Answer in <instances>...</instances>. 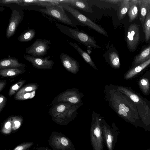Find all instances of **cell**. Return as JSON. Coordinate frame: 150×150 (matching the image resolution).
<instances>
[{"label": "cell", "instance_id": "83f0119b", "mask_svg": "<svg viewBox=\"0 0 150 150\" xmlns=\"http://www.w3.org/2000/svg\"><path fill=\"white\" fill-rule=\"evenodd\" d=\"M38 85L36 83L28 84L21 88L16 93L15 95L27 93L36 91L38 89Z\"/></svg>", "mask_w": 150, "mask_h": 150}, {"label": "cell", "instance_id": "f546056e", "mask_svg": "<svg viewBox=\"0 0 150 150\" xmlns=\"http://www.w3.org/2000/svg\"><path fill=\"white\" fill-rule=\"evenodd\" d=\"M12 122V131H14L18 129L21 126L23 118L21 116H11Z\"/></svg>", "mask_w": 150, "mask_h": 150}, {"label": "cell", "instance_id": "603a6c76", "mask_svg": "<svg viewBox=\"0 0 150 150\" xmlns=\"http://www.w3.org/2000/svg\"><path fill=\"white\" fill-rule=\"evenodd\" d=\"M138 0H131V5L128 13L130 22L137 18L138 13Z\"/></svg>", "mask_w": 150, "mask_h": 150}, {"label": "cell", "instance_id": "52a82bcc", "mask_svg": "<svg viewBox=\"0 0 150 150\" xmlns=\"http://www.w3.org/2000/svg\"><path fill=\"white\" fill-rule=\"evenodd\" d=\"M40 10L45 14L61 22L69 25H73L71 20L67 16L60 4L48 6L45 8H40Z\"/></svg>", "mask_w": 150, "mask_h": 150}, {"label": "cell", "instance_id": "4316f807", "mask_svg": "<svg viewBox=\"0 0 150 150\" xmlns=\"http://www.w3.org/2000/svg\"><path fill=\"white\" fill-rule=\"evenodd\" d=\"M109 63L111 66L115 69H118L120 67L119 56L115 52H110L109 54Z\"/></svg>", "mask_w": 150, "mask_h": 150}, {"label": "cell", "instance_id": "4dcf8cb0", "mask_svg": "<svg viewBox=\"0 0 150 150\" xmlns=\"http://www.w3.org/2000/svg\"><path fill=\"white\" fill-rule=\"evenodd\" d=\"M25 80H22L18 81L13 85L11 86L9 90L8 95L11 96L18 92L21 87L25 83Z\"/></svg>", "mask_w": 150, "mask_h": 150}, {"label": "cell", "instance_id": "ba28073f", "mask_svg": "<svg viewBox=\"0 0 150 150\" xmlns=\"http://www.w3.org/2000/svg\"><path fill=\"white\" fill-rule=\"evenodd\" d=\"M102 126L103 139L106 147L108 150H113L119 134L118 129L114 123L112 124V128L109 126L103 117Z\"/></svg>", "mask_w": 150, "mask_h": 150}, {"label": "cell", "instance_id": "74e56055", "mask_svg": "<svg viewBox=\"0 0 150 150\" xmlns=\"http://www.w3.org/2000/svg\"><path fill=\"white\" fill-rule=\"evenodd\" d=\"M7 81L5 80H0V92H1L5 87Z\"/></svg>", "mask_w": 150, "mask_h": 150}, {"label": "cell", "instance_id": "e0dca14e", "mask_svg": "<svg viewBox=\"0 0 150 150\" xmlns=\"http://www.w3.org/2000/svg\"><path fill=\"white\" fill-rule=\"evenodd\" d=\"M69 44L74 48L78 51L81 57L86 62L89 64L94 69L98 70V69L92 59L90 56L86 51L83 50L76 43L69 42Z\"/></svg>", "mask_w": 150, "mask_h": 150}, {"label": "cell", "instance_id": "cb8c5ba5", "mask_svg": "<svg viewBox=\"0 0 150 150\" xmlns=\"http://www.w3.org/2000/svg\"><path fill=\"white\" fill-rule=\"evenodd\" d=\"M115 89L122 93H123L128 97L133 102L138 103L140 101L139 97L136 94L132 92L127 88L122 86H119L112 85Z\"/></svg>", "mask_w": 150, "mask_h": 150}, {"label": "cell", "instance_id": "8fae6325", "mask_svg": "<svg viewBox=\"0 0 150 150\" xmlns=\"http://www.w3.org/2000/svg\"><path fill=\"white\" fill-rule=\"evenodd\" d=\"M140 39L139 25L135 23L131 24L127 31V42L129 49L134 51L136 49Z\"/></svg>", "mask_w": 150, "mask_h": 150}, {"label": "cell", "instance_id": "d6986e66", "mask_svg": "<svg viewBox=\"0 0 150 150\" xmlns=\"http://www.w3.org/2000/svg\"><path fill=\"white\" fill-rule=\"evenodd\" d=\"M150 59V45L137 55L134 59L135 66L139 65Z\"/></svg>", "mask_w": 150, "mask_h": 150}, {"label": "cell", "instance_id": "d590c367", "mask_svg": "<svg viewBox=\"0 0 150 150\" xmlns=\"http://www.w3.org/2000/svg\"><path fill=\"white\" fill-rule=\"evenodd\" d=\"M7 98L3 95L0 96V112H1L5 107L7 102Z\"/></svg>", "mask_w": 150, "mask_h": 150}, {"label": "cell", "instance_id": "e575fe53", "mask_svg": "<svg viewBox=\"0 0 150 150\" xmlns=\"http://www.w3.org/2000/svg\"><path fill=\"white\" fill-rule=\"evenodd\" d=\"M0 3L6 4L15 3L23 6V0H0Z\"/></svg>", "mask_w": 150, "mask_h": 150}, {"label": "cell", "instance_id": "44dd1931", "mask_svg": "<svg viewBox=\"0 0 150 150\" xmlns=\"http://www.w3.org/2000/svg\"><path fill=\"white\" fill-rule=\"evenodd\" d=\"M35 34L36 32L34 29L28 28L22 33L17 38V39L22 42H29L34 38Z\"/></svg>", "mask_w": 150, "mask_h": 150}, {"label": "cell", "instance_id": "ffe728a7", "mask_svg": "<svg viewBox=\"0 0 150 150\" xmlns=\"http://www.w3.org/2000/svg\"><path fill=\"white\" fill-rule=\"evenodd\" d=\"M131 5V0H122L119 5L118 17L119 20H122L128 12Z\"/></svg>", "mask_w": 150, "mask_h": 150}, {"label": "cell", "instance_id": "5bb4252c", "mask_svg": "<svg viewBox=\"0 0 150 150\" xmlns=\"http://www.w3.org/2000/svg\"><path fill=\"white\" fill-rule=\"evenodd\" d=\"M59 4H65L71 5L74 8L82 11L92 13V4L89 3L87 1L83 0H58Z\"/></svg>", "mask_w": 150, "mask_h": 150}, {"label": "cell", "instance_id": "f1b7e54d", "mask_svg": "<svg viewBox=\"0 0 150 150\" xmlns=\"http://www.w3.org/2000/svg\"><path fill=\"white\" fill-rule=\"evenodd\" d=\"M12 131V122L11 117L7 119L4 122L1 132L3 134H8Z\"/></svg>", "mask_w": 150, "mask_h": 150}, {"label": "cell", "instance_id": "5b68a950", "mask_svg": "<svg viewBox=\"0 0 150 150\" xmlns=\"http://www.w3.org/2000/svg\"><path fill=\"white\" fill-rule=\"evenodd\" d=\"M83 95L76 88L68 89L58 95L53 100V105L61 102H69L80 107L83 104Z\"/></svg>", "mask_w": 150, "mask_h": 150}, {"label": "cell", "instance_id": "8d00e7d4", "mask_svg": "<svg viewBox=\"0 0 150 150\" xmlns=\"http://www.w3.org/2000/svg\"><path fill=\"white\" fill-rule=\"evenodd\" d=\"M122 0H104L101 1L113 4L119 5Z\"/></svg>", "mask_w": 150, "mask_h": 150}, {"label": "cell", "instance_id": "9c48e42d", "mask_svg": "<svg viewBox=\"0 0 150 150\" xmlns=\"http://www.w3.org/2000/svg\"><path fill=\"white\" fill-rule=\"evenodd\" d=\"M51 44L50 40L38 38L26 49L25 52L32 56L43 57L47 54Z\"/></svg>", "mask_w": 150, "mask_h": 150}, {"label": "cell", "instance_id": "8992f818", "mask_svg": "<svg viewBox=\"0 0 150 150\" xmlns=\"http://www.w3.org/2000/svg\"><path fill=\"white\" fill-rule=\"evenodd\" d=\"M49 144L54 150H75L71 140L63 134L53 132L48 141Z\"/></svg>", "mask_w": 150, "mask_h": 150}, {"label": "cell", "instance_id": "2e32d148", "mask_svg": "<svg viewBox=\"0 0 150 150\" xmlns=\"http://www.w3.org/2000/svg\"><path fill=\"white\" fill-rule=\"evenodd\" d=\"M60 4L58 0L47 1V0H23V6H28L29 5H36L45 7L48 6Z\"/></svg>", "mask_w": 150, "mask_h": 150}, {"label": "cell", "instance_id": "277c9868", "mask_svg": "<svg viewBox=\"0 0 150 150\" xmlns=\"http://www.w3.org/2000/svg\"><path fill=\"white\" fill-rule=\"evenodd\" d=\"M60 4L64 10L71 13L79 22L98 33L106 37H108L107 33L103 28L81 13L77 9L65 4Z\"/></svg>", "mask_w": 150, "mask_h": 150}, {"label": "cell", "instance_id": "9a60e30c", "mask_svg": "<svg viewBox=\"0 0 150 150\" xmlns=\"http://www.w3.org/2000/svg\"><path fill=\"white\" fill-rule=\"evenodd\" d=\"M25 65L18 62V58L9 57L0 60V69L25 67Z\"/></svg>", "mask_w": 150, "mask_h": 150}, {"label": "cell", "instance_id": "7a4b0ae2", "mask_svg": "<svg viewBox=\"0 0 150 150\" xmlns=\"http://www.w3.org/2000/svg\"><path fill=\"white\" fill-rule=\"evenodd\" d=\"M103 117L93 112L90 130L91 142L93 150H103V137L102 129Z\"/></svg>", "mask_w": 150, "mask_h": 150}, {"label": "cell", "instance_id": "60d3db41", "mask_svg": "<svg viewBox=\"0 0 150 150\" xmlns=\"http://www.w3.org/2000/svg\"><path fill=\"white\" fill-rule=\"evenodd\" d=\"M147 150H150V147Z\"/></svg>", "mask_w": 150, "mask_h": 150}, {"label": "cell", "instance_id": "484cf974", "mask_svg": "<svg viewBox=\"0 0 150 150\" xmlns=\"http://www.w3.org/2000/svg\"><path fill=\"white\" fill-rule=\"evenodd\" d=\"M142 26L145 39L148 41L150 39V9L147 13Z\"/></svg>", "mask_w": 150, "mask_h": 150}, {"label": "cell", "instance_id": "836d02e7", "mask_svg": "<svg viewBox=\"0 0 150 150\" xmlns=\"http://www.w3.org/2000/svg\"><path fill=\"white\" fill-rule=\"evenodd\" d=\"M34 144L32 142H26L22 143L16 146L13 150H28Z\"/></svg>", "mask_w": 150, "mask_h": 150}, {"label": "cell", "instance_id": "f35d334b", "mask_svg": "<svg viewBox=\"0 0 150 150\" xmlns=\"http://www.w3.org/2000/svg\"><path fill=\"white\" fill-rule=\"evenodd\" d=\"M37 150H51L47 148L40 147L38 148Z\"/></svg>", "mask_w": 150, "mask_h": 150}, {"label": "cell", "instance_id": "d6a6232c", "mask_svg": "<svg viewBox=\"0 0 150 150\" xmlns=\"http://www.w3.org/2000/svg\"><path fill=\"white\" fill-rule=\"evenodd\" d=\"M139 84L143 92L145 94H146L149 88L148 79L145 78L141 79L139 81Z\"/></svg>", "mask_w": 150, "mask_h": 150}, {"label": "cell", "instance_id": "7c38bea8", "mask_svg": "<svg viewBox=\"0 0 150 150\" xmlns=\"http://www.w3.org/2000/svg\"><path fill=\"white\" fill-rule=\"evenodd\" d=\"M23 17L18 11L15 9L12 11L6 29V36L7 39L10 38L15 33Z\"/></svg>", "mask_w": 150, "mask_h": 150}, {"label": "cell", "instance_id": "3957f363", "mask_svg": "<svg viewBox=\"0 0 150 150\" xmlns=\"http://www.w3.org/2000/svg\"><path fill=\"white\" fill-rule=\"evenodd\" d=\"M54 24L62 33L87 47H93L94 49L100 47L96 44V42L93 36L79 30L78 28L74 29L56 23H54Z\"/></svg>", "mask_w": 150, "mask_h": 150}, {"label": "cell", "instance_id": "1f68e13d", "mask_svg": "<svg viewBox=\"0 0 150 150\" xmlns=\"http://www.w3.org/2000/svg\"><path fill=\"white\" fill-rule=\"evenodd\" d=\"M36 91L21 94L18 95H15L14 99L17 100H23L30 99L35 96Z\"/></svg>", "mask_w": 150, "mask_h": 150}, {"label": "cell", "instance_id": "6da1fadb", "mask_svg": "<svg viewBox=\"0 0 150 150\" xmlns=\"http://www.w3.org/2000/svg\"><path fill=\"white\" fill-rule=\"evenodd\" d=\"M79 106L69 102H61L53 105L49 111L52 119L62 125H67L76 117Z\"/></svg>", "mask_w": 150, "mask_h": 150}, {"label": "cell", "instance_id": "ab89813d", "mask_svg": "<svg viewBox=\"0 0 150 150\" xmlns=\"http://www.w3.org/2000/svg\"><path fill=\"white\" fill-rule=\"evenodd\" d=\"M144 1L147 3L150 8V0H144Z\"/></svg>", "mask_w": 150, "mask_h": 150}, {"label": "cell", "instance_id": "7402d4cb", "mask_svg": "<svg viewBox=\"0 0 150 150\" xmlns=\"http://www.w3.org/2000/svg\"><path fill=\"white\" fill-rule=\"evenodd\" d=\"M25 71L18 68H8L0 70V75L3 77L16 76Z\"/></svg>", "mask_w": 150, "mask_h": 150}, {"label": "cell", "instance_id": "4fadbf2b", "mask_svg": "<svg viewBox=\"0 0 150 150\" xmlns=\"http://www.w3.org/2000/svg\"><path fill=\"white\" fill-rule=\"evenodd\" d=\"M60 58L63 65L67 71L74 74L78 72L79 66L76 60L63 53L61 54Z\"/></svg>", "mask_w": 150, "mask_h": 150}, {"label": "cell", "instance_id": "d4e9b609", "mask_svg": "<svg viewBox=\"0 0 150 150\" xmlns=\"http://www.w3.org/2000/svg\"><path fill=\"white\" fill-rule=\"evenodd\" d=\"M138 6L140 10V21L143 25L145 18L149 10L150 9L144 0H138Z\"/></svg>", "mask_w": 150, "mask_h": 150}, {"label": "cell", "instance_id": "ac0fdd59", "mask_svg": "<svg viewBox=\"0 0 150 150\" xmlns=\"http://www.w3.org/2000/svg\"><path fill=\"white\" fill-rule=\"evenodd\" d=\"M150 64V59L129 70L125 74V79H128L132 78Z\"/></svg>", "mask_w": 150, "mask_h": 150}, {"label": "cell", "instance_id": "30bf717a", "mask_svg": "<svg viewBox=\"0 0 150 150\" xmlns=\"http://www.w3.org/2000/svg\"><path fill=\"white\" fill-rule=\"evenodd\" d=\"M24 59L31 63L36 69L42 70L51 69L54 64L53 60L49 59L50 56L43 57L42 56H33L29 54L23 55Z\"/></svg>", "mask_w": 150, "mask_h": 150}]
</instances>
